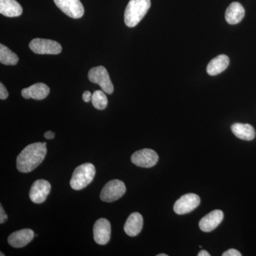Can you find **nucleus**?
Masks as SVG:
<instances>
[{"mask_svg": "<svg viewBox=\"0 0 256 256\" xmlns=\"http://www.w3.org/2000/svg\"><path fill=\"white\" fill-rule=\"evenodd\" d=\"M46 152V146L44 142L28 144L16 158V168L22 173L33 171L44 160Z\"/></svg>", "mask_w": 256, "mask_h": 256, "instance_id": "f257e3e1", "label": "nucleus"}, {"mask_svg": "<svg viewBox=\"0 0 256 256\" xmlns=\"http://www.w3.org/2000/svg\"><path fill=\"white\" fill-rule=\"evenodd\" d=\"M150 6V0H130L124 14L126 26L130 28L137 26Z\"/></svg>", "mask_w": 256, "mask_h": 256, "instance_id": "f03ea898", "label": "nucleus"}, {"mask_svg": "<svg viewBox=\"0 0 256 256\" xmlns=\"http://www.w3.org/2000/svg\"><path fill=\"white\" fill-rule=\"evenodd\" d=\"M95 174L96 168L92 163H85L77 166L70 181V188L76 191L86 188L92 182Z\"/></svg>", "mask_w": 256, "mask_h": 256, "instance_id": "7ed1b4c3", "label": "nucleus"}, {"mask_svg": "<svg viewBox=\"0 0 256 256\" xmlns=\"http://www.w3.org/2000/svg\"><path fill=\"white\" fill-rule=\"evenodd\" d=\"M88 79L94 84H98L102 90L108 94L114 92V87L108 72L102 66L94 67L88 72Z\"/></svg>", "mask_w": 256, "mask_h": 256, "instance_id": "20e7f679", "label": "nucleus"}, {"mask_svg": "<svg viewBox=\"0 0 256 256\" xmlns=\"http://www.w3.org/2000/svg\"><path fill=\"white\" fill-rule=\"evenodd\" d=\"M126 192V188L124 182L119 180H111L102 188L100 198L102 202L110 203L120 198Z\"/></svg>", "mask_w": 256, "mask_h": 256, "instance_id": "39448f33", "label": "nucleus"}, {"mask_svg": "<svg viewBox=\"0 0 256 256\" xmlns=\"http://www.w3.org/2000/svg\"><path fill=\"white\" fill-rule=\"evenodd\" d=\"M30 50L37 54L56 55L62 52L60 43L45 38H34L30 44Z\"/></svg>", "mask_w": 256, "mask_h": 256, "instance_id": "423d86ee", "label": "nucleus"}, {"mask_svg": "<svg viewBox=\"0 0 256 256\" xmlns=\"http://www.w3.org/2000/svg\"><path fill=\"white\" fill-rule=\"evenodd\" d=\"M159 156L156 151L151 149H143L136 152L131 156V162L140 168H150L158 163Z\"/></svg>", "mask_w": 256, "mask_h": 256, "instance_id": "0eeeda50", "label": "nucleus"}, {"mask_svg": "<svg viewBox=\"0 0 256 256\" xmlns=\"http://www.w3.org/2000/svg\"><path fill=\"white\" fill-rule=\"evenodd\" d=\"M200 202H201V200H200V196L195 194H188L184 195L175 202L174 212L178 215L190 213L198 206Z\"/></svg>", "mask_w": 256, "mask_h": 256, "instance_id": "6e6552de", "label": "nucleus"}, {"mask_svg": "<svg viewBox=\"0 0 256 256\" xmlns=\"http://www.w3.org/2000/svg\"><path fill=\"white\" fill-rule=\"evenodd\" d=\"M50 184L44 180L35 181L30 188V198L34 204H42L46 201L50 192Z\"/></svg>", "mask_w": 256, "mask_h": 256, "instance_id": "1a4fd4ad", "label": "nucleus"}, {"mask_svg": "<svg viewBox=\"0 0 256 256\" xmlns=\"http://www.w3.org/2000/svg\"><path fill=\"white\" fill-rule=\"evenodd\" d=\"M57 6L62 12L73 18H82L84 14V8L80 0H54Z\"/></svg>", "mask_w": 256, "mask_h": 256, "instance_id": "9d476101", "label": "nucleus"}, {"mask_svg": "<svg viewBox=\"0 0 256 256\" xmlns=\"http://www.w3.org/2000/svg\"><path fill=\"white\" fill-rule=\"evenodd\" d=\"M111 236L110 222L106 218H99L94 226V238L96 244L106 245L109 242Z\"/></svg>", "mask_w": 256, "mask_h": 256, "instance_id": "9b49d317", "label": "nucleus"}, {"mask_svg": "<svg viewBox=\"0 0 256 256\" xmlns=\"http://www.w3.org/2000/svg\"><path fill=\"white\" fill-rule=\"evenodd\" d=\"M34 232L32 229L25 228L15 232L8 237V242L11 246L18 248L26 246L33 240Z\"/></svg>", "mask_w": 256, "mask_h": 256, "instance_id": "f8f14e48", "label": "nucleus"}, {"mask_svg": "<svg viewBox=\"0 0 256 256\" xmlns=\"http://www.w3.org/2000/svg\"><path fill=\"white\" fill-rule=\"evenodd\" d=\"M224 220V213L220 210H214L205 216L200 222V228L204 232L214 230Z\"/></svg>", "mask_w": 256, "mask_h": 256, "instance_id": "ddd939ff", "label": "nucleus"}, {"mask_svg": "<svg viewBox=\"0 0 256 256\" xmlns=\"http://www.w3.org/2000/svg\"><path fill=\"white\" fill-rule=\"evenodd\" d=\"M50 92L48 86L43 82H37L31 86L22 89V96L26 99L40 100L46 98Z\"/></svg>", "mask_w": 256, "mask_h": 256, "instance_id": "4468645a", "label": "nucleus"}, {"mask_svg": "<svg viewBox=\"0 0 256 256\" xmlns=\"http://www.w3.org/2000/svg\"><path fill=\"white\" fill-rule=\"evenodd\" d=\"M143 226L142 216L138 212L131 214L124 226V230L129 236L134 237L140 233Z\"/></svg>", "mask_w": 256, "mask_h": 256, "instance_id": "2eb2a0df", "label": "nucleus"}, {"mask_svg": "<svg viewBox=\"0 0 256 256\" xmlns=\"http://www.w3.org/2000/svg\"><path fill=\"white\" fill-rule=\"evenodd\" d=\"M245 16V10L239 2L232 3L227 8L225 18L229 24H237L242 21Z\"/></svg>", "mask_w": 256, "mask_h": 256, "instance_id": "dca6fc26", "label": "nucleus"}, {"mask_svg": "<svg viewBox=\"0 0 256 256\" xmlns=\"http://www.w3.org/2000/svg\"><path fill=\"white\" fill-rule=\"evenodd\" d=\"M22 8L16 0H0V13L8 18H16L22 14Z\"/></svg>", "mask_w": 256, "mask_h": 256, "instance_id": "f3484780", "label": "nucleus"}, {"mask_svg": "<svg viewBox=\"0 0 256 256\" xmlns=\"http://www.w3.org/2000/svg\"><path fill=\"white\" fill-rule=\"evenodd\" d=\"M229 65L228 56L222 54L213 58L206 67V72L208 75L216 76L227 68Z\"/></svg>", "mask_w": 256, "mask_h": 256, "instance_id": "a211bd4d", "label": "nucleus"}, {"mask_svg": "<svg viewBox=\"0 0 256 256\" xmlns=\"http://www.w3.org/2000/svg\"><path fill=\"white\" fill-rule=\"evenodd\" d=\"M234 136L242 140H252L256 137V131L250 124H235L232 126Z\"/></svg>", "mask_w": 256, "mask_h": 256, "instance_id": "6ab92c4d", "label": "nucleus"}, {"mask_svg": "<svg viewBox=\"0 0 256 256\" xmlns=\"http://www.w3.org/2000/svg\"><path fill=\"white\" fill-rule=\"evenodd\" d=\"M18 62V57L12 52L8 47L2 44H0V62L4 65H16Z\"/></svg>", "mask_w": 256, "mask_h": 256, "instance_id": "aec40b11", "label": "nucleus"}, {"mask_svg": "<svg viewBox=\"0 0 256 256\" xmlns=\"http://www.w3.org/2000/svg\"><path fill=\"white\" fill-rule=\"evenodd\" d=\"M92 104L98 110H104L108 106V98L104 90H96L92 94Z\"/></svg>", "mask_w": 256, "mask_h": 256, "instance_id": "412c9836", "label": "nucleus"}, {"mask_svg": "<svg viewBox=\"0 0 256 256\" xmlns=\"http://www.w3.org/2000/svg\"><path fill=\"white\" fill-rule=\"evenodd\" d=\"M8 96H9V92H8L4 86L3 85L2 82H1L0 84V99L5 100V99L8 98Z\"/></svg>", "mask_w": 256, "mask_h": 256, "instance_id": "4be33fe9", "label": "nucleus"}, {"mask_svg": "<svg viewBox=\"0 0 256 256\" xmlns=\"http://www.w3.org/2000/svg\"><path fill=\"white\" fill-rule=\"evenodd\" d=\"M223 256H242V254L236 249L230 248L222 254Z\"/></svg>", "mask_w": 256, "mask_h": 256, "instance_id": "5701e85b", "label": "nucleus"}, {"mask_svg": "<svg viewBox=\"0 0 256 256\" xmlns=\"http://www.w3.org/2000/svg\"><path fill=\"white\" fill-rule=\"evenodd\" d=\"M8 220V215L5 213L4 208H3L2 204L0 205V224H4Z\"/></svg>", "mask_w": 256, "mask_h": 256, "instance_id": "b1692460", "label": "nucleus"}, {"mask_svg": "<svg viewBox=\"0 0 256 256\" xmlns=\"http://www.w3.org/2000/svg\"><path fill=\"white\" fill-rule=\"evenodd\" d=\"M92 92L86 90V92H84V94H82V100H84V102H88L89 101L92 100Z\"/></svg>", "mask_w": 256, "mask_h": 256, "instance_id": "393cba45", "label": "nucleus"}, {"mask_svg": "<svg viewBox=\"0 0 256 256\" xmlns=\"http://www.w3.org/2000/svg\"><path fill=\"white\" fill-rule=\"evenodd\" d=\"M55 137V133L52 132V131H48V132H45L44 138L48 140L54 139Z\"/></svg>", "mask_w": 256, "mask_h": 256, "instance_id": "a878e982", "label": "nucleus"}, {"mask_svg": "<svg viewBox=\"0 0 256 256\" xmlns=\"http://www.w3.org/2000/svg\"><path fill=\"white\" fill-rule=\"evenodd\" d=\"M210 254L206 250H202L201 252H198V256H210Z\"/></svg>", "mask_w": 256, "mask_h": 256, "instance_id": "bb28decb", "label": "nucleus"}, {"mask_svg": "<svg viewBox=\"0 0 256 256\" xmlns=\"http://www.w3.org/2000/svg\"><path fill=\"white\" fill-rule=\"evenodd\" d=\"M158 256H168V255H166V254H158Z\"/></svg>", "mask_w": 256, "mask_h": 256, "instance_id": "cd10ccee", "label": "nucleus"}, {"mask_svg": "<svg viewBox=\"0 0 256 256\" xmlns=\"http://www.w3.org/2000/svg\"><path fill=\"white\" fill-rule=\"evenodd\" d=\"M0 254H0V256H4V254H3V252H0Z\"/></svg>", "mask_w": 256, "mask_h": 256, "instance_id": "c85d7f7f", "label": "nucleus"}]
</instances>
